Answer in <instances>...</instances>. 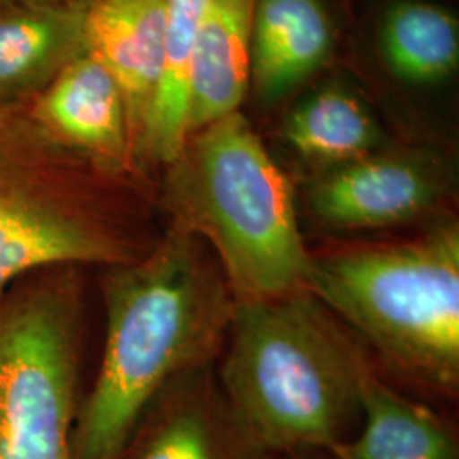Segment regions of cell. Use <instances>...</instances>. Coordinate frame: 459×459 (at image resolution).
Instances as JSON below:
<instances>
[{"label":"cell","mask_w":459,"mask_h":459,"mask_svg":"<svg viewBox=\"0 0 459 459\" xmlns=\"http://www.w3.org/2000/svg\"><path fill=\"white\" fill-rule=\"evenodd\" d=\"M104 298V352L75 419V459H123L157 394L213 362L237 303L213 252L176 225L136 261L109 267Z\"/></svg>","instance_id":"obj_1"},{"label":"cell","mask_w":459,"mask_h":459,"mask_svg":"<svg viewBox=\"0 0 459 459\" xmlns=\"http://www.w3.org/2000/svg\"><path fill=\"white\" fill-rule=\"evenodd\" d=\"M225 342L221 390L267 451L328 453L349 439L369 362L310 291L237 299Z\"/></svg>","instance_id":"obj_2"},{"label":"cell","mask_w":459,"mask_h":459,"mask_svg":"<svg viewBox=\"0 0 459 459\" xmlns=\"http://www.w3.org/2000/svg\"><path fill=\"white\" fill-rule=\"evenodd\" d=\"M196 133L174 162V225L213 252L237 299L303 290L310 252L288 176L238 111Z\"/></svg>","instance_id":"obj_3"},{"label":"cell","mask_w":459,"mask_h":459,"mask_svg":"<svg viewBox=\"0 0 459 459\" xmlns=\"http://www.w3.org/2000/svg\"><path fill=\"white\" fill-rule=\"evenodd\" d=\"M305 290L341 315L398 373L455 394L459 386V229L381 246L310 254Z\"/></svg>","instance_id":"obj_4"},{"label":"cell","mask_w":459,"mask_h":459,"mask_svg":"<svg viewBox=\"0 0 459 459\" xmlns=\"http://www.w3.org/2000/svg\"><path fill=\"white\" fill-rule=\"evenodd\" d=\"M79 298L68 276L0 295V459H75Z\"/></svg>","instance_id":"obj_5"},{"label":"cell","mask_w":459,"mask_h":459,"mask_svg":"<svg viewBox=\"0 0 459 459\" xmlns=\"http://www.w3.org/2000/svg\"><path fill=\"white\" fill-rule=\"evenodd\" d=\"M31 111H0V295L58 265L132 263L138 250L89 212L66 181L62 150Z\"/></svg>","instance_id":"obj_6"},{"label":"cell","mask_w":459,"mask_h":459,"mask_svg":"<svg viewBox=\"0 0 459 459\" xmlns=\"http://www.w3.org/2000/svg\"><path fill=\"white\" fill-rule=\"evenodd\" d=\"M123 459H278L230 407L213 362L170 381L150 403Z\"/></svg>","instance_id":"obj_7"},{"label":"cell","mask_w":459,"mask_h":459,"mask_svg":"<svg viewBox=\"0 0 459 459\" xmlns=\"http://www.w3.org/2000/svg\"><path fill=\"white\" fill-rule=\"evenodd\" d=\"M437 167L400 153H369L333 165L313 182L308 204L327 229L369 230L411 223L443 197Z\"/></svg>","instance_id":"obj_8"},{"label":"cell","mask_w":459,"mask_h":459,"mask_svg":"<svg viewBox=\"0 0 459 459\" xmlns=\"http://www.w3.org/2000/svg\"><path fill=\"white\" fill-rule=\"evenodd\" d=\"M31 115L49 136L117 169L130 152L125 99L113 75L91 53L68 62L34 102Z\"/></svg>","instance_id":"obj_9"},{"label":"cell","mask_w":459,"mask_h":459,"mask_svg":"<svg viewBox=\"0 0 459 459\" xmlns=\"http://www.w3.org/2000/svg\"><path fill=\"white\" fill-rule=\"evenodd\" d=\"M165 0H98L83 16V43L113 75L132 140L162 75Z\"/></svg>","instance_id":"obj_10"},{"label":"cell","mask_w":459,"mask_h":459,"mask_svg":"<svg viewBox=\"0 0 459 459\" xmlns=\"http://www.w3.org/2000/svg\"><path fill=\"white\" fill-rule=\"evenodd\" d=\"M254 7L255 0H208L203 11L189 68V138L246 99Z\"/></svg>","instance_id":"obj_11"},{"label":"cell","mask_w":459,"mask_h":459,"mask_svg":"<svg viewBox=\"0 0 459 459\" xmlns=\"http://www.w3.org/2000/svg\"><path fill=\"white\" fill-rule=\"evenodd\" d=\"M333 34L320 0H255L250 74L264 100H278L325 62Z\"/></svg>","instance_id":"obj_12"},{"label":"cell","mask_w":459,"mask_h":459,"mask_svg":"<svg viewBox=\"0 0 459 459\" xmlns=\"http://www.w3.org/2000/svg\"><path fill=\"white\" fill-rule=\"evenodd\" d=\"M362 429L335 444L333 459H459L451 426L427 405L405 398L369 371L361 385Z\"/></svg>","instance_id":"obj_13"},{"label":"cell","mask_w":459,"mask_h":459,"mask_svg":"<svg viewBox=\"0 0 459 459\" xmlns=\"http://www.w3.org/2000/svg\"><path fill=\"white\" fill-rule=\"evenodd\" d=\"M85 11L60 5H11L0 13V100L47 87L85 51Z\"/></svg>","instance_id":"obj_14"},{"label":"cell","mask_w":459,"mask_h":459,"mask_svg":"<svg viewBox=\"0 0 459 459\" xmlns=\"http://www.w3.org/2000/svg\"><path fill=\"white\" fill-rule=\"evenodd\" d=\"M208 0H165L164 66L138 132V148L157 162L174 164L189 140V68L197 26Z\"/></svg>","instance_id":"obj_15"},{"label":"cell","mask_w":459,"mask_h":459,"mask_svg":"<svg viewBox=\"0 0 459 459\" xmlns=\"http://www.w3.org/2000/svg\"><path fill=\"white\" fill-rule=\"evenodd\" d=\"M282 136L303 159L330 167L375 153L383 142L361 100L339 89H327L299 104L286 117Z\"/></svg>","instance_id":"obj_16"},{"label":"cell","mask_w":459,"mask_h":459,"mask_svg":"<svg viewBox=\"0 0 459 459\" xmlns=\"http://www.w3.org/2000/svg\"><path fill=\"white\" fill-rule=\"evenodd\" d=\"M381 49L402 81L439 82L458 66V21L432 4L400 2L383 21Z\"/></svg>","instance_id":"obj_17"},{"label":"cell","mask_w":459,"mask_h":459,"mask_svg":"<svg viewBox=\"0 0 459 459\" xmlns=\"http://www.w3.org/2000/svg\"><path fill=\"white\" fill-rule=\"evenodd\" d=\"M11 5H60L64 0H2Z\"/></svg>","instance_id":"obj_18"},{"label":"cell","mask_w":459,"mask_h":459,"mask_svg":"<svg viewBox=\"0 0 459 459\" xmlns=\"http://www.w3.org/2000/svg\"><path fill=\"white\" fill-rule=\"evenodd\" d=\"M278 459H313L307 455H303V451L298 453H290V455H278Z\"/></svg>","instance_id":"obj_19"}]
</instances>
